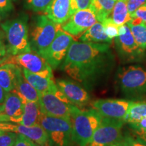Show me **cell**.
I'll use <instances>...</instances> for the list:
<instances>
[{"mask_svg": "<svg viewBox=\"0 0 146 146\" xmlns=\"http://www.w3.org/2000/svg\"><path fill=\"white\" fill-rule=\"evenodd\" d=\"M115 64L110 43L74 41L61 69L74 81L93 87L108 77Z\"/></svg>", "mask_w": 146, "mask_h": 146, "instance_id": "1", "label": "cell"}, {"mask_svg": "<svg viewBox=\"0 0 146 146\" xmlns=\"http://www.w3.org/2000/svg\"><path fill=\"white\" fill-rule=\"evenodd\" d=\"M116 82L121 94L133 102L146 101V68L129 65L118 69Z\"/></svg>", "mask_w": 146, "mask_h": 146, "instance_id": "2", "label": "cell"}, {"mask_svg": "<svg viewBox=\"0 0 146 146\" xmlns=\"http://www.w3.org/2000/svg\"><path fill=\"white\" fill-rule=\"evenodd\" d=\"M70 120L74 143L78 146H87L101 123L102 117L93 108L81 110L73 106Z\"/></svg>", "mask_w": 146, "mask_h": 146, "instance_id": "3", "label": "cell"}, {"mask_svg": "<svg viewBox=\"0 0 146 146\" xmlns=\"http://www.w3.org/2000/svg\"><path fill=\"white\" fill-rule=\"evenodd\" d=\"M8 42L10 56H16L31 50L29 40V28L26 17H19L1 24Z\"/></svg>", "mask_w": 146, "mask_h": 146, "instance_id": "4", "label": "cell"}, {"mask_svg": "<svg viewBox=\"0 0 146 146\" xmlns=\"http://www.w3.org/2000/svg\"><path fill=\"white\" fill-rule=\"evenodd\" d=\"M60 29L61 25L51 21L44 14L36 16L29 31L31 50L41 56L54 41Z\"/></svg>", "mask_w": 146, "mask_h": 146, "instance_id": "5", "label": "cell"}, {"mask_svg": "<svg viewBox=\"0 0 146 146\" xmlns=\"http://www.w3.org/2000/svg\"><path fill=\"white\" fill-rule=\"evenodd\" d=\"M40 125L46 131L51 146H73L72 127L68 118L54 117L42 113Z\"/></svg>", "mask_w": 146, "mask_h": 146, "instance_id": "6", "label": "cell"}, {"mask_svg": "<svg viewBox=\"0 0 146 146\" xmlns=\"http://www.w3.org/2000/svg\"><path fill=\"white\" fill-rule=\"evenodd\" d=\"M115 48L122 63L141 62L145 57V52L137 45L127 24L119 27V34L115 37Z\"/></svg>", "mask_w": 146, "mask_h": 146, "instance_id": "7", "label": "cell"}, {"mask_svg": "<svg viewBox=\"0 0 146 146\" xmlns=\"http://www.w3.org/2000/svg\"><path fill=\"white\" fill-rule=\"evenodd\" d=\"M41 112L47 116L70 119L73 105L57 87L52 91L39 94Z\"/></svg>", "mask_w": 146, "mask_h": 146, "instance_id": "8", "label": "cell"}, {"mask_svg": "<svg viewBox=\"0 0 146 146\" xmlns=\"http://www.w3.org/2000/svg\"><path fill=\"white\" fill-rule=\"evenodd\" d=\"M126 122L122 120L102 118L87 146H110L123 137L122 129Z\"/></svg>", "mask_w": 146, "mask_h": 146, "instance_id": "9", "label": "cell"}, {"mask_svg": "<svg viewBox=\"0 0 146 146\" xmlns=\"http://www.w3.org/2000/svg\"><path fill=\"white\" fill-rule=\"evenodd\" d=\"M74 41L73 36L61 29L41 56L46 60L52 69H56L65 59L69 47Z\"/></svg>", "mask_w": 146, "mask_h": 146, "instance_id": "10", "label": "cell"}, {"mask_svg": "<svg viewBox=\"0 0 146 146\" xmlns=\"http://www.w3.org/2000/svg\"><path fill=\"white\" fill-rule=\"evenodd\" d=\"M8 63L15 64L22 68L43 77L54 78L53 69L50 65L43 56L33 51L12 56Z\"/></svg>", "mask_w": 146, "mask_h": 146, "instance_id": "11", "label": "cell"}, {"mask_svg": "<svg viewBox=\"0 0 146 146\" xmlns=\"http://www.w3.org/2000/svg\"><path fill=\"white\" fill-rule=\"evenodd\" d=\"M97 22L98 21L94 11L88 8L78 10L71 15L68 21L61 25V29L72 36H78Z\"/></svg>", "mask_w": 146, "mask_h": 146, "instance_id": "12", "label": "cell"}, {"mask_svg": "<svg viewBox=\"0 0 146 146\" xmlns=\"http://www.w3.org/2000/svg\"><path fill=\"white\" fill-rule=\"evenodd\" d=\"M131 102L128 100H98L91 106L102 118L125 120Z\"/></svg>", "mask_w": 146, "mask_h": 146, "instance_id": "13", "label": "cell"}, {"mask_svg": "<svg viewBox=\"0 0 146 146\" xmlns=\"http://www.w3.org/2000/svg\"><path fill=\"white\" fill-rule=\"evenodd\" d=\"M56 86L73 105L82 107L90 101L88 92L75 82L67 79H58Z\"/></svg>", "mask_w": 146, "mask_h": 146, "instance_id": "14", "label": "cell"}, {"mask_svg": "<svg viewBox=\"0 0 146 146\" xmlns=\"http://www.w3.org/2000/svg\"><path fill=\"white\" fill-rule=\"evenodd\" d=\"M43 13L51 21L62 25L70 16V0H52Z\"/></svg>", "mask_w": 146, "mask_h": 146, "instance_id": "15", "label": "cell"}, {"mask_svg": "<svg viewBox=\"0 0 146 146\" xmlns=\"http://www.w3.org/2000/svg\"><path fill=\"white\" fill-rule=\"evenodd\" d=\"M23 112L24 105L20 96L14 91L7 92L2 105V114L10 119V122L17 123Z\"/></svg>", "mask_w": 146, "mask_h": 146, "instance_id": "16", "label": "cell"}, {"mask_svg": "<svg viewBox=\"0 0 146 146\" xmlns=\"http://www.w3.org/2000/svg\"><path fill=\"white\" fill-rule=\"evenodd\" d=\"M22 68L14 63H5L0 66V86L6 92L15 89Z\"/></svg>", "mask_w": 146, "mask_h": 146, "instance_id": "17", "label": "cell"}, {"mask_svg": "<svg viewBox=\"0 0 146 146\" xmlns=\"http://www.w3.org/2000/svg\"><path fill=\"white\" fill-rule=\"evenodd\" d=\"M24 112L17 123L27 127L40 125L42 114L39 102H23Z\"/></svg>", "mask_w": 146, "mask_h": 146, "instance_id": "18", "label": "cell"}, {"mask_svg": "<svg viewBox=\"0 0 146 146\" xmlns=\"http://www.w3.org/2000/svg\"><path fill=\"white\" fill-rule=\"evenodd\" d=\"M15 133L23 135L40 146H45L49 144L48 136L41 125L31 127L19 125L16 127Z\"/></svg>", "mask_w": 146, "mask_h": 146, "instance_id": "19", "label": "cell"}, {"mask_svg": "<svg viewBox=\"0 0 146 146\" xmlns=\"http://www.w3.org/2000/svg\"><path fill=\"white\" fill-rule=\"evenodd\" d=\"M22 70L27 81L33 87L39 94L50 91L56 85L54 78L43 77L38 74H34L25 68H22Z\"/></svg>", "mask_w": 146, "mask_h": 146, "instance_id": "20", "label": "cell"}, {"mask_svg": "<svg viewBox=\"0 0 146 146\" xmlns=\"http://www.w3.org/2000/svg\"><path fill=\"white\" fill-rule=\"evenodd\" d=\"M23 102H39V94L24 76L23 70L19 73L15 89Z\"/></svg>", "mask_w": 146, "mask_h": 146, "instance_id": "21", "label": "cell"}, {"mask_svg": "<svg viewBox=\"0 0 146 146\" xmlns=\"http://www.w3.org/2000/svg\"><path fill=\"white\" fill-rule=\"evenodd\" d=\"M82 42H91V43H107L112 42L107 35L106 34L104 26L102 23L97 22L92 27L87 29L80 36Z\"/></svg>", "mask_w": 146, "mask_h": 146, "instance_id": "22", "label": "cell"}, {"mask_svg": "<svg viewBox=\"0 0 146 146\" xmlns=\"http://www.w3.org/2000/svg\"><path fill=\"white\" fill-rule=\"evenodd\" d=\"M110 18L118 27L125 25L131 21L132 18L128 10L127 0H118L115 2Z\"/></svg>", "mask_w": 146, "mask_h": 146, "instance_id": "23", "label": "cell"}, {"mask_svg": "<svg viewBox=\"0 0 146 146\" xmlns=\"http://www.w3.org/2000/svg\"><path fill=\"white\" fill-rule=\"evenodd\" d=\"M116 1L114 0H92L91 8L94 11L98 22L110 16Z\"/></svg>", "mask_w": 146, "mask_h": 146, "instance_id": "24", "label": "cell"}, {"mask_svg": "<svg viewBox=\"0 0 146 146\" xmlns=\"http://www.w3.org/2000/svg\"><path fill=\"white\" fill-rule=\"evenodd\" d=\"M146 116V101L131 102L126 116L125 122L134 123Z\"/></svg>", "mask_w": 146, "mask_h": 146, "instance_id": "25", "label": "cell"}, {"mask_svg": "<svg viewBox=\"0 0 146 146\" xmlns=\"http://www.w3.org/2000/svg\"><path fill=\"white\" fill-rule=\"evenodd\" d=\"M130 28L133 37L137 45L142 50H146V23H140L138 25H131L127 23Z\"/></svg>", "mask_w": 146, "mask_h": 146, "instance_id": "26", "label": "cell"}, {"mask_svg": "<svg viewBox=\"0 0 146 146\" xmlns=\"http://www.w3.org/2000/svg\"><path fill=\"white\" fill-rule=\"evenodd\" d=\"M104 26L106 34L110 39H113L116 37L119 34V27L117 25H116L112 21L110 16L101 22Z\"/></svg>", "mask_w": 146, "mask_h": 146, "instance_id": "27", "label": "cell"}, {"mask_svg": "<svg viewBox=\"0 0 146 146\" xmlns=\"http://www.w3.org/2000/svg\"><path fill=\"white\" fill-rule=\"evenodd\" d=\"M52 0H25V6L35 12H44Z\"/></svg>", "mask_w": 146, "mask_h": 146, "instance_id": "28", "label": "cell"}, {"mask_svg": "<svg viewBox=\"0 0 146 146\" xmlns=\"http://www.w3.org/2000/svg\"><path fill=\"white\" fill-rule=\"evenodd\" d=\"M131 14L132 19L128 23L133 25H138L142 23H146V3L142 5Z\"/></svg>", "mask_w": 146, "mask_h": 146, "instance_id": "29", "label": "cell"}, {"mask_svg": "<svg viewBox=\"0 0 146 146\" xmlns=\"http://www.w3.org/2000/svg\"><path fill=\"white\" fill-rule=\"evenodd\" d=\"M92 0H70V16L78 10L91 8Z\"/></svg>", "mask_w": 146, "mask_h": 146, "instance_id": "30", "label": "cell"}, {"mask_svg": "<svg viewBox=\"0 0 146 146\" xmlns=\"http://www.w3.org/2000/svg\"><path fill=\"white\" fill-rule=\"evenodd\" d=\"M17 133L11 131L0 133V146H11L15 144Z\"/></svg>", "mask_w": 146, "mask_h": 146, "instance_id": "31", "label": "cell"}, {"mask_svg": "<svg viewBox=\"0 0 146 146\" xmlns=\"http://www.w3.org/2000/svg\"><path fill=\"white\" fill-rule=\"evenodd\" d=\"M13 0H0V21H3L13 10Z\"/></svg>", "mask_w": 146, "mask_h": 146, "instance_id": "32", "label": "cell"}, {"mask_svg": "<svg viewBox=\"0 0 146 146\" xmlns=\"http://www.w3.org/2000/svg\"><path fill=\"white\" fill-rule=\"evenodd\" d=\"M10 55L8 50V47L5 45L2 39L0 38V65L8 62Z\"/></svg>", "mask_w": 146, "mask_h": 146, "instance_id": "33", "label": "cell"}, {"mask_svg": "<svg viewBox=\"0 0 146 146\" xmlns=\"http://www.w3.org/2000/svg\"><path fill=\"white\" fill-rule=\"evenodd\" d=\"M14 146H38L37 144L35 143L30 139L22 134L17 133L16 140Z\"/></svg>", "mask_w": 146, "mask_h": 146, "instance_id": "34", "label": "cell"}, {"mask_svg": "<svg viewBox=\"0 0 146 146\" xmlns=\"http://www.w3.org/2000/svg\"><path fill=\"white\" fill-rule=\"evenodd\" d=\"M146 3V0H127V5L129 13L132 14L137 9Z\"/></svg>", "mask_w": 146, "mask_h": 146, "instance_id": "35", "label": "cell"}, {"mask_svg": "<svg viewBox=\"0 0 146 146\" xmlns=\"http://www.w3.org/2000/svg\"><path fill=\"white\" fill-rule=\"evenodd\" d=\"M123 141L125 142L127 146H146L145 144L138 141L134 137L131 135L129 133H126L124 135L123 137Z\"/></svg>", "mask_w": 146, "mask_h": 146, "instance_id": "36", "label": "cell"}, {"mask_svg": "<svg viewBox=\"0 0 146 146\" xmlns=\"http://www.w3.org/2000/svg\"><path fill=\"white\" fill-rule=\"evenodd\" d=\"M129 127L132 130L146 131V116L134 123L129 124Z\"/></svg>", "mask_w": 146, "mask_h": 146, "instance_id": "37", "label": "cell"}, {"mask_svg": "<svg viewBox=\"0 0 146 146\" xmlns=\"http://www.w3.org/2000/svg\"><path fill=\"white\" fill-rule=\"evenodd\" d=\"M17 125L14 124L7 123V122H0V133L4 131H11L15 133Z\"/></svg>", "mask_w": 146, "mask_h": 146, "instance_id": "38", "label": "cell"}, {"mask_svg": "<svg viewBox=\"0 0 146 146\" xmlns=\"http://www.w3.org/2000/svg\"><path fill=\"white\" fill-rule=\"evenodd\" d=\"M134 137L146 145V131L132 130Z\"/></svg>", "mask_w": 146, "mask_h": 146, "instance_id": "39", "label": "cell"}, {"mask_svg": "<svg viewBox=\"0 0 146 146\" xmlns=\"http://www.w3.org/2000/svg\"><path fill=\"white\" fill-rule=\"evenodd\" d=\"M7 92L3 89L2 87L0 86V106L3 105L4 102L5 96H6Z\"/></svg>", "mask_w": 146, "mask_h": 146, "instance_id": "40", "label": "cell"}, {"mask_svg": "<svg viewBox=\"0 0 146 146\" xmlns=\"http://www.w3.org/2000/svg\"><path fill=\"white\" fill-rule=\"evenodd\" d=\"M0 122H10V119L2 114V105L0 106Z\"/></svg>", "mask_w": 146, "mask_h": 146, "instance_id": "41", "label": "cell"}, {"mask_svg": "<svg viewBox=\"0 0 146 146\" xmlns=\"http://www.w3.org/2000/svg\"><path fill=\"white\" fill-rule=\"evenodd\" d=\"M110 146H127V145L126 144L125 142L123 141V139H122L120 140V141H118L117 142H116V143L112 144Z\"/></svg>", "mask_w": 146, "mask_h": 146, "instance_id": "42", "label": "cell"}, {"mask_svg": "<svg viewBox=\"0 0 146 146\" xmlns=\"http://www.w3.org/2000/svg\"><path fill=\"white\" fill-rule=\"evenodd\" d=\"M114 1H118V0H114Z\"/></svg>", "mask_w": 146, "mask_h": 146, "instance_id": "43", "label": "cell"}, {"mask_svg": "<svg viewBox=\"0 0 146 146\" xmlns=\"http://www.w3.org/2000/svg\"><path fill=\"white\" fill-rule=\"evenodd\" d=\"M13 1H17V0H13Z\"/></svg>", "mask_w": 146, "mask_h": 146, "instance_id": "44", "label": "cell"}, {"mask_svg": "<svg viewBox=\"0 0 146 146\" xmlns=\"http://www.w3.org/2000/svg\"><path fill=\"white\" fill-rule=\"evenodd\" d=\"M11 146H14V145H11Z\"/></svg>", "mask_w": 146, "mask_h": 146, "instance_id": "45", "label": "cell"}]
</instances>
